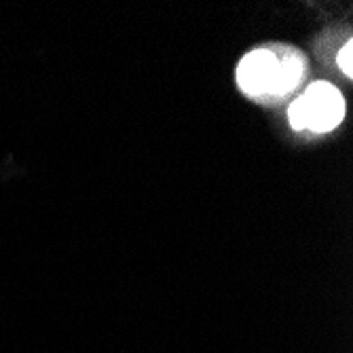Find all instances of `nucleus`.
<instances>
[{
    "label": "nucleus",
    "mask_w": 353,
    "mask_h": 353,
    "mask_svg": "<svg viewBox=\"0 0 353 353\" xmlns=\"http://www.w3.org/2000/svg\"><path fill=\"white\" fill-rule=\"evenodd\" d=\"M303 74L305 59L301 53L285 47H265L241 59L237 83L252 98H281L296 89Z\"/></svg>",
    "instance_id": "1"
},
{
    "label": "nucleus",
    "mask_w": 353,
    "mask_h": 353,
    "mask_svg": "<svg viewBox=\"0 0 353 353\" xmlns=\"http://www.w3.org/2000/svg\"><path fill=\"white\" fill-rule=\"evenodd\" d=\"M345 117V100L330 83H313L303 98L288 112L294 130H313L317 134L334 130Z\"/></svg>",
    "instance_id": "2"
},
{
    "label": "nucleus",
    "mask_w": 353,
    "mask_h": 353,
    "mask_svg": "<svg viewBox=\"0 0 353 353\" xmlns=\"http://www.w3.org/2000/svg\"><path fill=\"white\" fill-rule=\"evenodd\" d=\"M351 55H353V45H351V41L343 47V51L339 53V66L343 68V72L347 74V77H351V70H353V66H351Z\"/></svg>",
    "instance_id": "3"
}]
</instances>
